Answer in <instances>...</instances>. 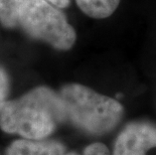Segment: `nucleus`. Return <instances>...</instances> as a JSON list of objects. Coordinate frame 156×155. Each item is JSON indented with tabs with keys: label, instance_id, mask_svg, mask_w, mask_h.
Listing matches in <instances>:
<instances>
[{
	"label": "nucleus",
	"instance_id": "obj_3",
	"mask_svg": "<svg viewBox=\"0 0 156 155\" xmlns=\"http://www.w3.org/2000/svg\"><path fill=\"white\" fill-rule=\"evenodd\" d=\"M18 25L29 36L59 51L74 47L77 33L59 8L44 0H24Z\"/></svg>",
	"mask_w": 156,
	"mask_h": 155
},
{
	"label": "nucleus",
	"instance_id": "obj_7",
	"mask_svg": "<svg viewBox=\"0 0 156 155\" xmlns=\"http://www.w3.org/2000/svg\"><path fill=\"white\" fill-rule=\"evenodd\" d=\"M24 0H0V22L7 28L18 26L22 4Z\"/></svg>",
	"mask_w": 156,
	"mask_h": 155
},
{
	"label": "nucleus",
	"instance_id": "obj_4",
	"mask_svg": "<svg viewBox=\"0 0 156 155\" xmlns=\"http://www.w3.org/2000/svg\"><path fill=\"white\" fill-rule=\"evenodd\" d=\"M156 148V123L149 120L129 122L119 132L112 155H147Z\"/></svg>",
	"mask_w": 156,
	"mask_h": 155
},
{
	"label": "nucleus",
	"instance_id": "obj_9",
	"mask_svg": "<svg viewBox=\"0 0 156 155\" xmlns=\"http://www.w3.org/2000/svg\"><path fill=\"white\" fill-rule=\"evenodd\" d=\"M9 94V78L4 69L0 67V106L7 100Z\"/></svg>",
	"mask_w": 156,
	"mask_h": 155
},
{
	"label": "nucleus",
	"instance_id": "obj_10",
	"mask_svg": "<svg viewBox=\"0 0 156 155\" xmlns=\"http://www.w3.org/2000/svg\"><path fill=\"white\" fill-rule=\"evenodd\" d=\"M44 1L51 3L56 8H66L69 4V0H44Z\"/></svg>",
	"mask_w": 156,
	"mask_h": 155
},
{
	"label": "nucleus",
	"instance_id": "obj_8",
	"mask_svg": "<svg viewBox=\"0 0 156 155\" xmlns=\"http://www.w3.org/2000/svg\"><path fill=\"white\" fill-rule=\"evenodd\" d=\"M64 155H111L109 148L104 143L101 142H94L88 145L87 147L83 150L82 153L78 152H66Z\"/></svg>",
	"mask_w": 156,
	"mask_h": 155
},
{
	"label": "nucleus",
	"instance_id": "obj_5",
	"mask_svg": "<svg viewBox=\"0 0 156 155\" xmlns=\"http://www.w3.org/2000/svg\"><path fill=\"white\" fill-rule=\"evenodd\" d=\"M67 152L62 142L51 139H18L6 148L5 155H64Z\"/></svg>",
	"mask_w": 156,
	"mask_h": 155
},
{
	"label": "nucleus",
	"instance_id": "obj_1",
	"mask_svg": "<svg viewBox=\"0 0 156 155\" xmlns=\"http://www.w3.org/2000/svg\"><path fill=\"white\" fill-rule=\"evenodd\" d=\"M61 124H65L62 99L58 92L44 86L0 106L1 130L24 139H46Z\"/></svg>",
	"mask_w": 156,
	"mask_h": 155
},
{
	"label": "nucleus",
	"instance_id": "obj_6",
	"mask_svg": "<svg viewBox=\"0 0 156 155\" xmlns=\"http://www.w3.org/2000/svg\"><path fill=\"white\" fill-rule=\"evenodd\" d=\"M76 2L86 15L96 19L111 16L120 4V0H76Z\"/></svg>",
	"mask_w": 156,
	"mask_h": 155
},
{
	"label": "nucleus",
	"instance_id": "obj_2",
	"mask_svg": "<svg viewBox=\"0 0 156 155\" xmlns=\"http://www.w3.org/2000/svg\"><path fill=\"white\" fill-rule=\"evenodd\" d=\"M64 107L65 123L89 136L100 137L120 124L124 107L114 98L81 84H68L58 92Z\"/></svg>",
	"mask_w": 156,
	"mask_h": 155
}]
</instances>
